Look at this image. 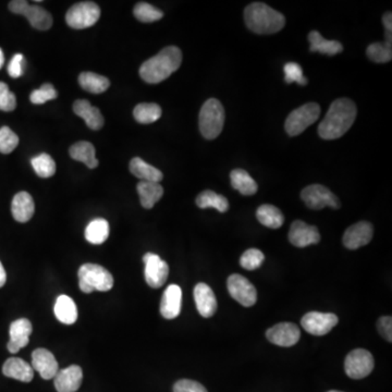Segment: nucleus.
Here are the masks:
<instances>
[{"instance_id": "9b49d317", "label": "nucleus", "mask_w": 392, "mask_h": 392, "mask_svg": "<svg viewBox=\"0 0 392 392\" xmlns=\"http://www.w3.org/2000/svg\"><path fill=\"white\" fill-rule=\"evenodd\" d=\"M227 286L230 296L241 305L249 307L256 303V289L245 277L239 274L231 275L228 278Z\"/></svg>"}, {"instance_id": "a878e982", "label": "nucleus", "mask_w": 392, "mask_h": 392, "mask_svg": "<svg viewBox=\"0 0 392 392\" xmlns=\"http://www.w3.org/2000/svg\"><path fill=\"white\" fill-rule=\"evenodd\" d=\"M130 171L132 175H136V178L147 182L159 183L164 178L163 173L159 169L148 165L140 157H134L130 161Z\"/></svg>"}, {"instance_id": "7ed1b4c3", "label": "nucleus", "mask_w": 392, "mask_h": 392, "mask_svg": "<svg viewBox=\"0 0 392 392\" xmlns=\"http://www.w3.org/2000/svg\"><path fill=\"white\" fill-rule=\"evenodd\" d=\"M247 27L257 34H274L284 29L286 19L266 3H253L245 8Z\"/></svg>"}, {"instance_id": "4be33fe9", "label": "nucleus", "mask_w": 392, "mask_h": 392, "mask_svg": "<svg viewBox=\"0 0 392 392\" xmlns=\"http://www.w3.org/2000/svg\"><path fill=\"white\" fill-rule=\"evenodd\" d=\"M74 114L81 117L92 130H101L104 126V117L97 107L92 106L87 99H79L73 104Z\"/></svg>"}, {"instance_id": "c03bdc74", "label": "nucleus", "mask_w": 392, "mask_h": 392, "mask_svg": "<svg viewBox=\"0 0 392 392\" xmlns=\"http://www.w3.org/2000/svg\"><path fill=\"white\" fill-rule=\"evenodd\" d=\"M173 392H208L204 386L200 382L190 379H181L175 382Z\"/></svg>"}, {"instance_id": "4468645a", "label": "nucleus", "mask_w": 392, "mask_h": 392, "mask_svg": "<svg viewBox=\"0 0 392 392\" xmlns=\"http://www.w3.org/2000/svg\"><path fill=\"white\" fill-rule=\"evenodd\" d=\"M289 241L296 247H305L317 245L321 241V235L315 226H310L302 220H296L289 231Z\"/></svg>"}, {"instance_id": "58836bf2", "label": "nucleus", "mask_w": 392, "mask_h": 392, "mask_svg": "<svg viewBox=\"0 0 392 392\" xmlns=\"http://www.w3.org/2000/svg\"><path fill=\"white\" fill-rule=\"evenodd\" d=\"M264 259L263 252L257 249H249L242 255L240 259V265L247 270H255L261 267Z\"/></svg>"}, {"instance_id": "ddd939ff", "label": "nucleus", "mask_w": 392, "mask_h": 392, "mask_svg": "<svg viewBox=\"0 0 392 392\" xmlns=\"http://www.w3.org/2000/svg\"><path fill=\"white\" fill-rule=\"evenodd\" d=\"M143 261L145 264V280L148 286L154 289L163 286L169 275L167 263L154 253H146Z\"/></svg>"}, {"instance_id": "423d86ee", "label": "nucleus", "mask_w": 392, "mask_h": 392, "mask_svg": "<svg viewBox=\"0 0 392 392\" xmlns=\"http://www.w3.org/2000/svg\"><path fill=\"white\" fill-rule=\"evenodd\" d=\"M321 107L316 103H307L292 111L286 118L284 128L290 136H296L319 120Z\"/></svg>"}, {"instance_id": "bb28decb", "label": "nucleus", "mask_w": 392, "mask_h": 392, "mask_svg": "<svg viewBox=\"0 0 392 392\" xmlns=\"http://www.w3.org/2000/svg\"><path fill=\"white\" fill-rule=\"evenodd\" d=\"M54 312L60 323L72 325L77 321L78 307L70 296L64 294L58 296L57 301L55 303Z\"/></svg>"}, {"instance_id": "c756f323", "label": "nucleus", "mask_w": 392, "mask_h": 392, "mask_svg": "<svg viewBox=\"0 0 392 392\" xmlns=\"http://www.w3.org/2000/svg\"><path fill=\"white\" fill-rule=\"evenodd\" d=\"M230 181L233 189L239 191L242 195L245 196H251L254 195L259 190L257 183L255 182L254 179L252 178L251 175L243 170V169H235L230 173Z\"/></svg>"}, {"instance_id": "c9c22d12", "label": "nucleus", "mask_w": 392, "mask_h": 392, "mask_svg": "<svg viewBox=\"0 0 392 392\" xmlns=\"http://www.w3.org/2000/svg\"><path fill=\"white\" fill-rule=\"evenodd\" d=\"M31 164L35 173L41 178H50L56 173V163L48 154L43 153L35 156L32 158Z\"/></svg>"}, {"instance_id": "49530a36", "label": "nucleus", "mask_w": 392, "mask_h": 392, "mask_svg": "<svg viewBox=\"0 0 392 392\" xmlns=\"http://www.w3.org/2000/svg\"><path fill=\"white\" fill-rule=\"evenodd\" d=\"M378 331L386 340L392 342V319L391 316H384L378 319Z\"/></svg>"}, {"instance_id": "a211bd4d", "label": "nucleus", "mask_w": 392, "mask_h": 392, "mask_svg": "<svg viewBox=\"0 0 392 392\" xmlns=\"http://www.w3.org/2000/svg\"><path fill=\"white\" fill-rule=\"evenodd\" d=\"M32 331V324L29 319H20L13 321L9 329V333H10V340L8 342L9 352L15 354L21 349L25 348L30 342V335Z\"/></svg>"}, {"instance_id": "39448f33", "label": "nucleus", "mask_w": 392, "mask_h": 392, "mask_svg": "<svg viewBox=\"0 0 392 392\" xmlns=\"http://www.w3.org/2000/svg\"><path fill=\"white\" fill-rule=\"evenodd\" d=\"M225 124V109L218 99H210L205 101L200 111V131L208 140H214L222 133Z\"/></svg>"}, {"instance_id": "f03ea898", "label": "nucleus", "mask_w": 392, "mask_h": 392, "mask_svg": "<svg viewBox=\"0 0 392 392\" xmlns=\"http://www.w3.org/2000/svg\"><path fill=\"white\" fill-rule=\"evenodd\" d=\"M182 52L177 46H168L151 59L146 60L140 68V77L150 84L165 81L180 68Z\"/></svg>"}, {"instance_id": "6ab92c4d", "label": "nucleus", "mask_w": 392, "mask_h": 392, "mask_svg": "<svg viewBox=\"0 0 392 392\" xmlns=\"http://www.w3.org/2000/svg\"><path fill=\"white\" fill-rule=\"evenodd\" d=\"M54 379L55 388L58 392H75L81 387L83 372L80 366L71 365L58 370Z\"/></svg>"}, {"instance_id": "f704fd0d", "label": "nucleus", "mask_w": 392, "mask_h": 392, "mask_svg": "<svg viewBox=\"0 0 392 392\" xmlns=\"http://www.w3.org/2000/svg\"><path fill=\"white\" fill-rule=\"evenodd\" d=\"M163 111L161 106L154 103H142L134 108L133 116L138 124H153L161 118Z\"/></svg>"}, {"instance_id": "8fccbe9b", "label": "nucleus", "mask_w": 392, "mask_h": 392, "mask_svg": "<svg viewBox=\"0 0 392 392\" xmlns=\"http://www.w3.org/2000/svg\"><path fill=\"white\" fill-rule=\"evenodd\" d=\"M3 62H5V56H3V50L0 48V69L3 68Z\"/></svg>"}, {"instance_id": "dca6fc26", "label": "nucleus", "mask_w": 392, "mask_h": 392, "mask_svg": "<svg viewBox=\"0 0 392 392\" xmlns=\"http://www.w3.org/2000/svg\"><path fill=\"white\" fill-rule=\"evenodd\" d=\"M374 228L368 222H360L351 226L343 235V245L349 249H358L368 245L372 239Z\"/></svg>"}, {"instance_id": "473e14b6", "label": "nucleus", "mask_w": 392, "mask_h": 392, "mask_svg": "<svg viewBox=\"0 0 392 392\" xmlns=\"http://www.w3.org/2000/svg\"><path fill=\"white\" fill-rule=\"evenodd\" d=\"M109 237V224L106 219L92 220L85 229V239L92 245H103Z\"/></svg>"}, {"instance_id": "f257e3e1", "label": "nucleus", "mask_w": 392, "mask_h": 392, "mask_svg": "<svg viewBox=\"0 0 392 392\" xmlns=\"http://www.w3.org/2000/svg\"><path fill=\"white\" fill-rule=\"evenodd\" d=\"M358 109L349 99H339L329 107L328 112L319 126V134L324 140H335L344 136L356 121Z\"/></svg>"}, {"instance_id": "a19ab883", "label": "nucleus", "mask_w": 392, "mask_h": 392, "mask_svg": "<svg viewBox=\"0 0 392 392\" xmlns=\"http://www.w3.org/2000/svg\"><path fill=\"white\" fill-rule=\"evenodd\" d=\"M58 93L50 83L43 84L42 87L38 89H35L31 94L30 99L33 104L42 105L46 101H52V99H57Z\"/></svg>"}, {"instance_id": "2eb2a0df", "label": "nucleus", "mask_w": 392, "mask_h": 392, "mask_svg": "<svg viewBox=\"0 0 392 392\" xmlns=\"http://www.w3.org/2000/svg\"><path fill=\"white\" fill-rule=\"evenodd\" d=\"M266 337L274 344L289 348L298 342L301 331L296 324L282 323L269 328Z\"/></svg>"}, {"instance_id": "cd10ccee", "label": "nucleus", "mask_w": 392, "mask_h": 392, "mask_svg": "<svg viewBox=\"0 0 392 392\" xmlns=\"http://www.w3.org/2000/svg\"><path fill=\"white\" fill-rule=\"evenodd\" d=\"M95 147L89 142H78L70 147L69 154L72 159L85 164L89 169H94L99 166V161L95 157Z\"/></svg>"}, {"instance_id": "7c9ffc66", "label": "nucleus", "mask_w": 392, "mask_h": 392, "mask_svg": "<svg viewBox=\"0 0 392 392\" xmlns=\"http://www.w3.org/2000/svg\"><path fill=\"white\" fill-rule=\"evenodd\" d=\"M79 84L84 91L93 94L104 93L110 87V81L107 78L94 72H82L79 77Z\"/></svg>"}, {"instance_id": "393cba45", "label": "nucleus", "mask_w": 392, "mask_h": 392, "mask_svg": "<svg viewBox=\"0 0 392 392\" xmlns=\"http://www.w3.org/2000/svg\"><path fill=\"white\" fill-rule=\"evenodd\" d=\"M136 189L140 196V202L146 210L153 208L156 203L163 198L164 188L159 183L140 181Z\"/></svg>"}, {"instance_id": "0eeeda50", "label": "nucleus", "mask_w": 392, "mask_h": 392, "mask_svg": "<svg viewBox=\"0 0 392 392\" xmlns=\"http://www.w3.org/2000/svg\"><path fill=\"white\" fill-rule=\"evenodd\" d=\"M101 17V8L93 1H82L72 6L66 15L68 25L74 30L93 27Z\"/></svg>"}, {"instance_id": "72a5a7b5", "label": "nucleus", "mask_w": 392, "mask_h": 392, "mask_svg": "<svg viewBox=\"0 0 392 392\" xmlns=\"http://www.w3.org/2000/svg\"><path fill=\"white\" fill-rule=\"evenodd\" d=\"M196 205L198 208H215L220 212H226L229 210V202L224 195L217 194L214 191L206 190L203 191L196 198Z\"/></svg>"}, {"instance_id": "c85d7f7f", "label": "nucleus", "mask_w": 392, "mask_h": 392, "mask_svg": "<svg viewBox=\"0 0 392 392\" xmlns=\"http://www.w3.org/2000/svg\"><path fill=\"white\" fill-rule=\"evenodd\" d=\"M309 42L311 45V52H317L319 54L335 56L340 54L343 50L342 44L338 41L326 40L317 31H312L309 34Z\"/></svg>"}, {"instance_id": "a18cd8bd", "label": "nucleus", "mask_w": 392, "mask_h": 392, "mask_svg": "<svg viewBox=\"0 0 392 392\" xmlns=\"http://www.w3.org/2000/svg\"><path fill=\"white\" fill-rule=\"evenodd\" d=\"M23 69H24V57H23V55H15L13 59H11L10 64L8 66L9 75L13 78V79H17V78H20L22 75Z\"/></svg>"}, {"instance_id": "79ce46f5", "label": "nucleus", "mask_w": 392, "mask_h": 392, "mask_svg": "<svg viewBox=\"0 0 392 392\" xmlns=\"http://www.w3.org/2000/svg\"><path fill=\"white\" fill-rule=\"evenodd\" d=\"M284 70L286 83L291 84L296 82L300 85H306V83H307V80L303 75V70H302L301 66L296 62H288L284 66Z\"/></svg>"}, {"instance_id": "4c0bfd02", "label": "nucleus", "mask_w": 392, "mask_h": 392, "mask_svg": "<svg viewBox=\"0 0 392 392\" xmlns=\"http://www.w3.org/2000/svg\"><path fill=\"white\" fill-rule=\"evenodd\" d=\"M368 57L377 64H385L392 58L391 44L388 43H372L368 48Z\"/></svg>"}, {"instance_id": "09e8293b", "label": "nucleus", "mask_w": 392, "mask_h": 392, "mask_svg": "<svg viewBox=\"0 0 392 392\" xmlns=\"http://www.w3.org/2000/svg\"><path fill=\"white\" fill-rule=\"evenodd\" d=\"M7 282V274H6L5 268H3L1 261H0V288H3Z\"/></svg>"}, {"instance_id": "f3484780", "label": "nucleus", "mask_w": 392, "mask_h": 392, "mask_svg": "<svg viewBox=\"0 0 392 392\" xmlns=\"http://www.w3.org/2000/svg\"><path fill=\"white\" fill-rule=\"evenodd\" d=\"M32 368L45 380L52 379L59 370V365L54 354L48 349L43 348L33 351Z\"/></svg>"}, {"instance_id": "de8ad7c7", "label": "nucleus", "mask_w": 392, "mask_h": 392, "mask_svg": "<svg viewBox=\"0 0 392 392\" xmlns=\"http://www.w3.org/2000/svg\"><path fill=\"white\" fill-rule=\"evenodd\" d=\"M382 23L386 27V35H387V40L386 43L388 44H391L392 43V15L391 13H387L382 17Z\"/></svg>"}, {"instance_id": "37998d69", "label": "nucleus", "mask_w": 392, "mask_h": 392, "mask_svg": "<svg viewBox=\"0 0 392 392\" xmlns=\"http://www.w3.org/2000/svg\"><path fill=\"white\" fill-rule=\"evenodd\" d=\"M17 107V99L7 84L0 82V110L13 111Z\"/></svg>"}, {"instance_id": "ea45409f", "label": "nucleus", "mask_w": 392, "mask_h": 392, "mask_svg": "<svg viewBox=\"0 0 392 392\" xmlns=\"http://www.w3.org/2000/svg\"><path fill=\"white\" fill-rule=\"evenodd\" d=\"M19 144L17 134L8 126L0 128V153L10 154Z\"/></svg>"}, {"instance_id": "2f4dec72", "label": "nucleus", "mask_w": 392, "mask_h": 392, "mask_svg": "<svg viewBox=\"0 0 392 392\" xmlns=\"http://www.w3.org/2000/svg\"><path fill=\"white\" fill-rule=\"evenodd\" d=\"M256 217L261 225L266 226L270 229H278L284 225V214L274 205L264 204L259 206L256 212Z\"/></svg>"}, {"instance_id": "5701e85b", "label": "nucleus", "mask_w": 392, "mask_h": 392, "mask_svg": "<svg viewBox=\"0 0 392 392\" xmlns=\"http://www.w3.org/2000/svg\"><path fill=\"white\" fill-rule=\"evenodd\" d=\"M3 374L6 377L22 382H31L34 378L32 365L19 358H8L3 366Z\"/></svg>"}, {"instance_id": "1a4fd4ad", "label": "nucleus", "mask_w": 392, "mask_h": 392, "mask_svg": "<svg viewBox=\"0 0 392 392\" xmlns=\"http://www.w3.org/2000/svg\"><path fill=\"white\" fill-rule=\"evenodd\" d=\"M301 198L311 210H319L325 208L338 210L340 208V201L338 198L328 188L321 184L306 187L301 192Z\"/></svg>"}, {"instance_id": "6e6552de", "label": "nucleus", "mask_w": 392, "mask_h": 392, "mask_svg": "<svg viewBox=\"0 0 392 392\" xmlns=\"http://www.w3.org/2000/svg\"><path fill=\"white\" fill-rule=\"evenodd\" d=\"M8 7L15 15H24L36 30L48 31L52 27V15L40 6L29 5L25 0H13Z\"/></svg>"}, {"instance_id": "f8f14e48", "label": "nucleus", "mask_w": 392, "mask_h": 392, "mask_svg": "<svg viewBox=\"0 0 392 392\" xmlns=\"http://www.w3.org/2000/svg\"><path fill=\"white\" fill-rule=\"evenodd\" d=\"M338 316L333 313L310 312L301 321L302 327L313 335H325L331 333L338 324Z\"/></svg>"}, {"instance_id": "20e7f679", "label": "nucleus", "mask_w": 392, "mask_h": 392, "mask_svg": "<svg viewBox=\"0 0 392 392\" xmlns=\"http://www.w3.org/2000/svg\"><path fill=\"white\" fill-rule=\"evenodd\" d=\"M79 286L84 293L107 292L114 286V277L105 267L97 264H84L79 269Z\"/></svg>"}, {"instance_id": "e433bc0d", "label": "nucleus", "mask_w": 392, "mask_h": 392, "mask_svg": "<svg viewBox=\"0 0 392 392\" xmlns=\"http://www.w3.org/2000/svg\"><path fill=\"white\" fill-rule=\"evenodd\" d=\"M134 17L144 23L156 22L164 17L163 11L147 3H136L133 9Z\"/></svg>"}, {"instance_id": "b1692460", "label": "nucleus", "mask_w": 392, "mask_h": 392, "mask_svg": "<svg viewBox=\"0 0 392 392\" xmlns=\"http://www.w3.org/2000/svg\"><path fill=\"white\" fill-rule=\"evenodd\" d=\"M35 212V204L31 194L27 192H19L15 195L11 203V212L17 222L24 224L33 217Z\"/></svg>"}, {"instance_id": "3c124183", "label": "nucleus", "mask_w": 392, "mask_h": 392, "mask_svg": "<svg viewBox=\"0 0 392 392\" xmlns=\"http://www.w3.org/2000/svg\"><path fill=\"white\" fill-rule=\"evenodd\" d=\"M328 392H342V391H337V390H331V391H328Z\"/></svg>"}, {"instance_id": "aec40b11", "label": "nucleus", "mask_w": 392, "mask_h": 392, "mask_svg": "<svg viewBox=\"0 0 392 392\" xmlns=\"http://www.w3.org/2000/svg\"><path fill=\"white\" fill-rule=\"evenodd\" d=\"M194 300L198 313L205 319H210L217 311V300L208 284L201 282L195 286Z\"/></svg>"}, {"instance_id": "9d476101", "label": "nucleus", "mask_w": 392, "mask_h": 392, "mask_svg": "<svg viewBox=\"0 0 392 392\" xmlns=\"http://www.w3.org/2000/svg\"><path fill=\"white\" fill-rule=\"evenodd\" d=\"M344 370L352 379L365 378L374 370V358L364 349L351 351L345 358Z\"/></svg>"}, {"instance_id": "412c9836", "label": "nucleus", "mask_w": 392, "mask_h": 392, "mask_svg": "<svg viewBox=\"0 0 392 392\" xmlns=\"http://www.w3.org/2000/svg\"><path fill=\"white\" fill-rule=\"evenodd\" d=\"M182 290L177 284H170L164 292L161 302V314L166 319H173L180 315Z\"/></svg>"}]
</instances>
